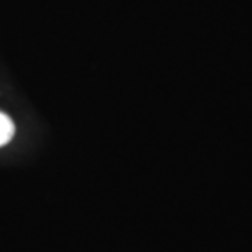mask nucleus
<instances>
[{
    "instance_id": "obj_1",
    "label": "nucleus",
    "mask_w": 252,
    "mask_h": 252,
    "mask_svg": "<svg viewBox=\"0 0 252 252\" xmlns=\"http://www.w3.org/2000/svg\"><path fill=\"white\" fill-rule=\"evenodd\" d=\"M15 134V126L13 122L7 115L0 112V146H5Z\"/></svg>"
}]
</instances>
